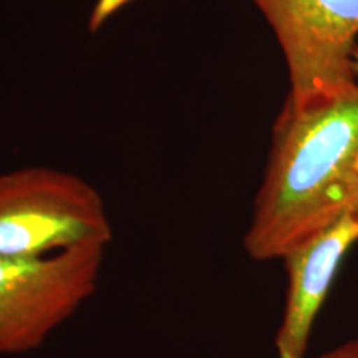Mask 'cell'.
Here are the masks:
<instances>
[{
    "mask_svg": "<svg viewBox=\"0 0 358 358\" xmlns=\"http://www.w3.org/2000/svg\"><path fill=\"white\" fill-rule=\"evenodd\" d=\"M358 209V82L337 96L277 116L245 254L282 259Z\"/></svg>",
    "mask_w": 358,
    "mask_h": 358,
    "instance_id": "6da1fadb",
    "label": "cell"
},
{
    "mask_svg": "<svg viewBox=\"0 0 358 358\" xmlns=\"http://www.w3.org/2000/svg\"><path fill=\"white\" fill-rule=\"evenodd\" d=\"M111 239L105 201L83 178L40 166L0 174V256L38 257Z\"/></svg>",
    "mask_w": 358,
    "mask_h": 358,
    "instance_id": "7a4b0ae2",
    "label": "cell"
},
{
    "mask_svg": "<svg viewBox=\"0 0 358 358\" xmlns=\"http://www.w3.org/2000/svg\"><path fill=\"white\" fill-rule=\"evenodd\" d=\"M108 245L0 256V355L42 347L95 294Z\"/></svg>",
    "mask_w": 358,
    "mask_h": 358,
    "instance_id": "3957f363",
    "label": "cell"
},
{
    "mask_svg": "<svg viewBox=\"0 0 358 358\" xmlns=\"http://www.w3.org/2000/svg\"><path fill=\"white\" fill-rule=\"evenodd\" d=\"M274 30L289 70L284 106L317 105L358 82V0H252Z\"/></svg>",
    "mask_w": 358,
    "mask_h": 358,
    "instance_id": "277c9868",
    "label": "cell"
},
{
    "mask_svg": "<svg viewBox=\"0 0 358 358\" xmlns=\"http://www.w3.org/2000/svg\"><path fill=\"white\" fill-rule=\"evenodd\" d=\"M358 243V209L308 237L284 257L287 294L275 334L277 358H306L313 324L340 264Z\"/></svg>",
    "mask_w": 358,
    "mask_h": 358,
    "instance_id": "5b68a950",
    "label": "cell"
},
{
    "mask_svg": "<svg viewBox=\"0 0 358 358\" xmlns=\"http://www.w3.org/2000/svg\"><path fill=\"white\" fill-rule=\"evenodd\" d=\"M133 0H96L95 8H93L92 20H90V27L92 29H98V27L105 24L113 13H116L120 8L128 6Z\"/></svg>",
    "mask_w": 358,
    "mask_h": 358,
    "instance_id": "8992f818",
    "label": "cell"
},
{
    "mask_svg": "<svg viewBox=\"0 0 358 358\" xmlns=\"http://www.w3.org/2000/svg\"><path fill=\"white\" fill-rule=\"evenodd\" d=\"M317 358H358V338L348 340V342L337 345L332 350L322 353Z\"/></svg>",
    "mask_w": 358,
    "mask_h": 358,
    "instance_id": "52a82bcc",
    "label": "cell"
},
{
    "mask_svg": "<svg viewBox=\"0 0 358 358\" xmlns=\"http://www.w3.org/2000/svg\"><path fill=\"white\" fill-rule=\"evenodd\" d=\"M353 71H355V75L358 78V50L355 53V57H353Z\"/></svg>",
    "mask_w": 358,
    "mask_h": 358,
    "instance_id": "ba28073f",
    "label": "cell"
}]
</instances>
